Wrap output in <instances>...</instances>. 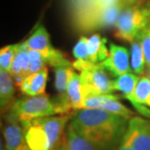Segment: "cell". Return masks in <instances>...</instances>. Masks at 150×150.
<instances>
[{"mask_svg":"<svg viewBox=\"0 0 150 150\" xmlns=\"http://www.w3.org/2000/svg\"><path fill=\"white\" fill-rule=\"evenodd\" d=\"M69 123L80 136L100 150L120 146L129 126L125 117L98 108L74 110Z\"/></svg>","mask_w":150,"mask_h":150,"instance_id":"cell-1","label":"cell"},{"mask_svg":"<svg viewBox=\"0 0 150 150\" xmlns=\"http://www.w3.org/2000/svg\"><path fill=\"white\" fill-rule=\"evenodd\" d=\"M72 112L33 119L22 124L25 139L30 150H53L64 136Z\"/></svg>","mask_w":150,"mask_h":150,"instance_id":"cell-2","label":"cell"},{"mask_svg":"<svg viewBox=\"0 0 150 150\" xmlns=\"http://www.w3.org/2000/svg\"><path fill=\"white\" fill-rule=\"evenodd\" d=\"M67 113H70V111L58 98H50L48 95L43 94L34 97L25 96L17 98L4 116L23 124L40 117Z\"/></svg>","mask_w":150,"mask_h":150,"instance_id":"cell-3","label":"cell"},{"mask_svg":"<svg viewBox=\"0 0 150 150\" xmlns=\"http://www.w3.org/2000/svg\"><path fill=\"white\" fill-rule=\"evenodd\" d=\"M150 25V0L124 7L115 23V36L132 43L139 32Z\"/></svg>","mask_w":150,"mask_h":150,"instance_id":"cell-4","label":"cell"},{"mask_svg":"<svg viewBox=\"0 0 150 150\" xmlns=\"http://www.w3.org/2000/svg\"><path fill=\"white\" fill-rule=\"evenodd\" d=\"M72 67L80 71L85 98L95 95L112 94L114 92L113 80L110 78L111 75L101 67L100 64L75 61L72 62Z\"/></svg>","mask_w":150,"mask_h":150,"instance_id":"cell-5","label":"cell"},{"mask_svg":"<svg viewBox=\"0 0 150 150\" xmlns=\"http://www.w3.org/2000/svg\"><path fill=\"white\" fill-rule=\"evenodd\" d=\"M125 5L122 2L98 9L73 21V25L77 31L91 32L101 28L115 26L118 17Z\"/></svg>","mask_w":150,"mask_h":150,"instance_id":"cell-6","label":"cell"},{"mask_svg":"<svg viewBox=\"0 0 150 150\" xmlns=\"http://www.w3.org/2000/svg\"><path fill=\"white\" fill-rule=\"evenodd\" d=\"M25 42L29 50L40 52L46 58L48 65H51L54 68L59 67H72V64L64 55V53L55 49L51 45L50 35L44 25H39Z\"/></svg>","mask_w":150,"mask_h":150,"instance_id":"cell-7","label":"cell"},{"mask_svg":"<svg viewBox=\"0 0 150 150\" xmlns=\"http://www.w3.org/2000/svg\"><path fill=\"white\" fill-rule=\"evenodd\" d=\"M100 64L111 76L117 78L131 72V53L125 47L110 44L108 56Z\"/></svg>","mask_w":150,"mask_h":150,"instance_id":"cell-8","label":"cell"},{"mask_svg":"<svg viewBox=\"0 0 150 150\" xmlns=\"http://www.w3.org/2000/svg\"><path fill=\"white\" fill-rule=\"evenodd\" d=\"M125 137L133 150H150V120L133 117L129 120Z\"/></svg>","mask_w":150,"mask_h":150,"instance_id":"cell-9","label":"cell"},{"mask_svg":"<svg viewBox=\"0 0 150 150\" xmlns=\"http://www.w3.org/2000/svg\"><path fill=\"white\" fill-rule=\"evenodd\" d=\"M5 126L3 128L5 150H30L25 139L22 124L15 119L5 117Z\"/></svg>","mask_w":150,"mask_h":150,"instance_id":"cell-10","label":"cell"},{"mask_svg":"<svg viewBox=\"0 0 150 150\" xmlns=\"http://www.w3.org/2000/svg\"><path fill=\"white\" fill-rule=\"evenodd\" d=\"M47 80L48 67H45L43 69L26 76L19 85L20 91L25 96H28V97L43 95L46 90Z\"/></svg>","mask_w":150,"mask_h":150,"instance_id":"cell-11","label":"cell"},{"mask_svg":"<svg viewBox=\"0 0 150 150\" xmlns=\"http://www.w3.org/2000/svg\"><path fill=\"white\" fill-rule=\"evenodd\" d=\"M58 150H100L97 146L80 136L76 130L68 123L62 139L57 145Z\"/></svg>","mask_w":150,"mask_h":150,"instance_id":"cell-12","label":"cell"},{"mask_svg":"<svg viewBox=\"0 0 150 150\" xmlns=\"http://www.w3.org/2000/svg\"><path fill=\"white\" fill-rule=\"evenodd\" d=\"M9 73L13 77L15 84L19 86L21 82L29 75V56L28 48L26 47L25 42H21L19 49L12 62Z\"/></svg>","mask_w":150,"mask_h":150,"instance_id":"cell-13","label":"cell"},{"mask_svg":"<svg viewBox=\"0 0 150 150\" xmlns=\"http://www.w3.org/2000/svg\"><path fill=\"white\" fill-rule=\"evenodd\" d=\"M15 100V81L9 71L0 69V106L2 115L8 112Z\"/></svg>","mask_w":150,"mask_h":150,"instance_id":"cell-14","label":"cell"},{"mask_svg":"<svg viewBox=\"0 0 150 150\" xmlns=\"http://www.w3.org/2000/svg\"><path fill=\"white\" fill-rule=\"evenodd\" d=\"M73 70L72 67H59L54 68V72H55V88L58 92V97L57 98L69 110L72 112L73 110L69 105L67 100V85L69 82V78L71 72Z\"/></svg>","mask_w":150,"mask_h":150,"instance_id":"cell-15","label":"cell"},{"mask_svg":"<svg viewBox=\"0 0 150 150\" xmlns=\"http://www.w3.org/2000/svg\"><path fill=\"white\" fill-rule=\"evenodd\" d=\"M106 38L100 34L95 33L88 37L89 61L93 64H100L107 58L109 54V47L106 46Z\"/></svg>","mask_w":150,"mask_h":150,"instance_id":"cell-16","label":"cell"},{"mask_svg":"<svg viewBox=\"0 0 150 150\" xmlns=\"http://www.w3.org/2000/svg\"><path fill=\"white\" fill-rule=\"evenodd\" d=\"M67 100L69 103V105L71 108L74 110H77L78 106L82 103L84 100V92H83V85L82 80H81L80 74L75 72L72 70L69 78V82L67 85Z\"/></svg>","mask_w":150,"mask_h":150,"instance_id":"cell-17","label":"cell"},{"mask_svg":"<svg viewBox=\"0 0 150 150\" xmlns=\"http://www.w3.org/2000/svg\"><path fill=\"white\" fill-rule=\"evenodd\" d=\"M131 69L132 71L142 76L144 75L146 70V62H145V57L143 53L142 47L140 45V42L137 39L131 43Z\"/></svg>","mask_w":150,"mask_h":150,"instance_id":"cell-18","label":"cell"},{"mask_svg":"<svg viewBox=\"0 0 150 150\" xmlns=\"http://www.w3.org/2000/svg\"><path fill=\"white\" fill-rule=\"evenodd\" d=\"M134 97L139 103L150 107V81L145 75H142L134 91Z\"/></svg>","mask_w":150,"mask_h":150,"instance_id":"cell-19","label":"cell"},{"mask_svg":"<svg viewBox=\"0 0 150 150\" xmlns=\"http://www.w3.org/2000/svg\"><path fill=\"white\" fill-rule=\"evenodd\" d=\"M20 44L21 43L12 44L1 48V51H0V69L6 71L10 70L12 62L14 61Z\"/></svg>","mask_w":150,"mask_h":150,"instance_id":"cell-20","label":"cell"},{"mask_svg":"<svg viewBox=\"0 0 150 150\" xmlns=\"http://www.w3.org/2000/svg\"><path fill=\"white\" fill-rule=\"evenodd\" d=\"M29 56V74L35 73L47 67V59L40 52L28 49Z\"/></svg>","mask_w":150,"mask_h":150,"instance_id":"cell-21","label":"cell"},{"mask_svg":"<svg viewBox=\"0 0 150 150\" xmlns=\"http://www.w3.org/2000/svg\"><path fill=\"white\" fill-rule=\"evenodd\" d=\"M136 39L140 42L143 53H144L146 70L150 69V25H148L143 30L140 31Z\"/></svg>","mask_w":150,"mask_h":150,"instance_id":"cell-22","label":"cell"},{"mask_svg":"<svg viewBox=\"0 0 150 150\" xmlns=\"http://www.w3.org/2000/svg\"><path fill=\"white\" fill-rule=\"evenodd\" d=\"M73 56L75 58V61L90 62L88 52V37H80L73 48Z\"/></svg>","mask_w":150,"mask_h":150,"instance_id":"cell-23","label":"cell"},{"mask_svg":"<svg viewBox=\"0 0 150 150\" xmlns=\"http://www.w3.org/2000/svg\"><path fill=\"white\" fill-rule=\"evenodd\" d=\"M117 150H133V148L131 147L130 143L127 140L126 137H124V139H123L122 143L120 144V146H118V149Z\"/></svg>","mask_w":150,"mask_h":150,"instance_id":"cell-24","label":"cell"},{"mask_svg":"<svg viewBox=\"0 0 150 150\" xmlns=\"http://www.w3.org/2000/svg\"><path fill=\"white\" fill-rule=\"evenodd\" d=\"M121 1L125 5V7H127V6H131L136 4V3H139L140 1H142V0H121Z\"/></svg>","mask_w":150,"mask_h":150,"instance_id":"cell-25","label":"cell"},{"mask_svg":"<svg viewBox=\"0 0 150 150\" xmlns=\"http://www.w3.org/2000/svg\"><path fill=\"white\" fill-rule=\"evenodd\" d=\"M144 75L146 77L148 78L149 79V81H150V69H147V70H145V73H144Z\"/></svg>","mask_w":150,"mask_h":150,"instance_id":"cell-26","label":"cell"},{"mask_svg":"<svg viewBox=\"0 0 150 150\" xmlns=\"http://www.w3.org/2000/svg\"><path fill=\"white\" fill-rule=\"evenodd\" d=\"M53 150H58V148H57V146H56V147H55V148H54Z\"/></svg>","mask_w":150,"mask_h":150,"instance_id":"cell-27","label":"cell"}]
</instances>
